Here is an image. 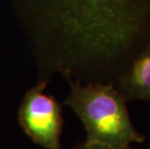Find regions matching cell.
Instances as JSON below:
<instances>
[{
	"mask_svg": "<svg viewBox=\"0 0 150 149\" xmlns=\"http://www.w3.org/2000/svg\"><path fill=\"white\" fill-rule=\"evenodd\" d=\"M63 37L53 70L113 82L150 42V0H42Z\"/></svg>",
	"mask_w": 150,
	"mask_h": 149,
	"instance_id": "6da1fadb",
	"label": "cell"
},
{
	"mask_svg": "<svg viewBox=\"0 0 150 149\" xmlns=\"http://www.w3.org/2000/svg\"><path fill=\"white\" fill-rule=\"evenodd\" d=\"M148 149H150V148H148Z\"/></svg>",
	"mask_w": 150,
	"mask_h": 149,
	"instance_id": "8992f818",
	"label": "cell"
},
{
	"mask_svg": "<svg viewBox=\"0 0 150 149\" xmlns=\"http://www.w3.org/2000/svg\"><path fill=\"white\" fill-rule=\"evenodd\" d=\"M73 149H133V147H127V148H114L108 145L101 144V143H93V142H87L84 141L83 143H79Z\"/></svg>",
	"mask_w": 150,
	"mask_h": 149,
	"instance_id": "5b68a950",
	"label": "cell"
},
{
	"mask_svg": "<svg viewBox=\"0 0 150 149\" xmlns=\"http://www.w3.org/2000/svg\"><path fill=\"white\" fill-rule=\"evenodd\" d=\"M113 84L127 103H150V42L136 55Z\"/></svg>",
	"mask_w": 150,
	"mask_h": 149,
	"instance_id": "277c9868",
	"label": "cell"
},
{
	"mask_svg": "<svg viewBox=\"0 0 150 149\" xmlns=\"http://www.w3.org/2000/svg\"><path fill=\"white\" fill-rule=\"evenodd\" d=\"M69 93L64 101L83 124L86 141L114 148L144 141L133 125L126 101L112 82H82L66 78Z\"/></svg>",
	"mask_w": 150,
	"mask_h": 149,
	"instance_id": "7a4b0ae2",
	"label": "cell"
},
{
	"mask_svg": "<svg viewBox=\"0 0 150 149\" xmlns=\"http://www.w3.org/2000/svg\"><path fill=\"white\" fill-rule=\"evenodd\" d=\"M42 80L25 93L18 109V122L28 137L45 149H61L63 117L59 103L45 89Z\"/></svg>",
	"mask_w": 150,
	"mask_h": 149,
	"instance_id": "3957f363",
	"label": "cell"
}]
</instances>
